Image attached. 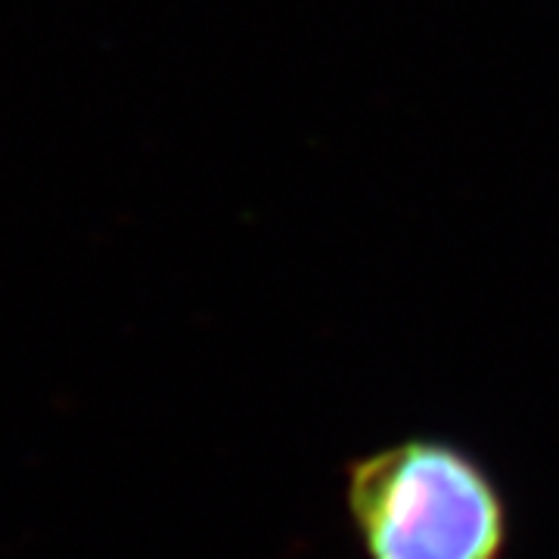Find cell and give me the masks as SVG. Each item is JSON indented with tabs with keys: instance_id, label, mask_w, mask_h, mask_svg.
Wrapping results in <instances>:
<instances>
[{
	"instance_id": "obj_1",
	"label": "cell",
	"mask_w": 559,
	"mask_h": 559,
	"mask_svg": "<svg viewBox=\"0 0 559 559\" xmlns=\"http://www.w3.org/2000/svg\"><path fill=\"white\" fill-rule=\"evenodd\" d=\"M348 513L367 559H503L498 481L454 441L407 439L348 466Z\"/></svg>"
}]
</instances>
